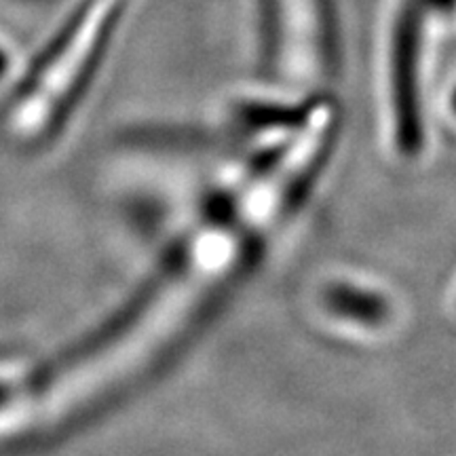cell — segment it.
<instances>
[{"mask_svg": "<svg viewBox=\"0 0 456 456\" xmlns=\"http://www.w3.org/2000/svg\"><path fill=\"white\" fill-rule=\"evenodd\" d=\"M125 0H81L70 20L32 61L4 112L11 138L60 134L98 74Z\"/></svg>", "mask_w": 456, "mask_h": 456, "instance_id": "1", "label": "cell"}, {"mask_svg": "<svg viewBox=\"0 0 456 456\" xmlns=\"http://www.w3.org/2000/svg\"><path fill=\"white\" fill-rule=\"evenodd\" d=\"M326 306L336 315L355 319L359 323H368L376 326L383 323L389 313L387 302L380 296L355 289L351 285H332L326 294H323Z\"/></svg>", "mask_w": 456, "mask_h": 456, "instance_id": "2", "label": "cell"}, {"mask_svg": "<svg viewBox=\"0 0 456 456\" xmlns=\"http://www.w3.org/2000/svg\"><path fill=\"white\" fill-rule=\"evenodd\" d=\"M11 397H13V387H9L7 383H0V406L9 403Z\"/></svg>", "mask_w": 456, "mask_h": 456, "instance_id": "3", "label": "cell"}]
</instances>
